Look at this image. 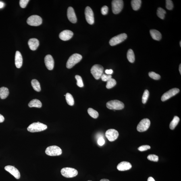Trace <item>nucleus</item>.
Here are the masks:
<instances>
[{"mask_svg":"<svg viewBox=\"0 0 181 181\" xmlns=\"http://www.w3.org/2000/svg\"><path fill=\"white\" fill-rule=\"evenodd\" d=\"M127 38V35L126 34H119L111 38L109 42L110 45L111 46L116 45L124 41Z\"/></svg>","mask_w":181,"mask_h":181,"instance_id":"nucleus-9","label":"nucleus"},{"mask_svg":"<svg viewBox=\"0 0 181 181\" xmlns=\"http://www.w3.org/2000/svg\"><path fill=\"white\" fill-rule=\"evenodd\" d=\"M151 122L149 119L145 118L140 121L138 125L137 130L138 131L142 132L146 131L149 128Z\"/></svg>","mask_w":181,"mask_h":181,"instance_id":"nucleus-10","label":"nucleus"},{"mask_svg":"<svg viewBox=\"0 0 181 181\" xmlns=\"http://www.w3.org/2000/svg\"><path fill=\"white\" fill-rule=\"evenodd\" d=\"M28 106L30 107H36L40 108L42 107V104L39 100L34 99L29 103Z\"/></svg>","mask_w":181,"mask_h":181,"instance_id":"nucleus-23","label":"nucleus"},{"mask_svg":"<svg viewBox=\"0 0 181 181\" xmlns=\"http://www.w3.org/2000/svg\"><path fill=\"white\" fill-rule=\"evenodd\" d=\"M142 1L140 0H132L131 1V5L134 11H137L141 6Z\"/></svg>","mask_w":181,"mask_h":181,"instance_id":"nucleus-24","label":"nucleus"},{"mask_svg":"<svg viewBox=\"0 0 181 181\" xmlns=\"http://www.w3.org/2000/svg\"><path fill=\"white\" fill-rule=\"evenodd\" d=\"M31 84L33 89L37 92H40L41 90L40 84L37 80L33 79L32 80Z\"/></svg>","mask_w":181,"mask_h":181,"instance_id":"nucleus-26","label":"nucleus"},{"mask_svg":"<svg viewBox=\"0 0 181 181\" xmlns=\"http://www.w3.org/2000/svg\"><path fill=\"white\" fill-rule=\"evenodd\" d=\"M127 57L130 63H133L135 61V56L133 51L131 49L128 50L127 54Z\"/></svg>","mask_w":181,"mask_h":181,"instance_id":"nucleus-25","label":"nucleus"},{"mask_svg":"<svg viewBox=\"0 0 181 181\" xmlns=\"http://www.w3.org/2000/svg\"><path fill=\"white\" fill-rule=\"evenodd\" d=\"M28 44L30 49L32 51H35L39 45V40L36 38H31L29 40Z\"/></svg>","mask_w":181,"mask_h":181,"instance_id":"nucleus-19","label":"nucleus"},{"mask_svg":"<svg viewBox=\"0 0 181 181\" xmlns=\"http://www.w3.org/2000/svg\"><path fill=\"white\" fill-rule=\"evenodd\" d=\"M105 136L109 141L113 142L117 139L119 136L118 131L113 129H110L107 130Z\"/></svg>","mask_w":181,"mask_h":181,"instance_id":"nucleus-11","label":"nucleus"},{"mask_svg":"<svg viewBox=\"0 0 181 181\" xmlns=\"http://www.w3.org/2000/svg\"><path fill=\"white\" fill-rule=\"evenodd\" d=\"M5 118L3 115L0 114V123L3 122L4 121Z\"/></svg>","mask_w":181,"mask_h":181,"instance_id":"nucleus-43","label":"nucleus"},{"mask_svg":"<svg viewBox=\"0 0 181 181\" xmlns=\"http://www.w3.org/2000/svg\"><path fill=\"white\" fill-rule=\"evenodd\" d=\"M82 59V56L78 53L71 55L67 61L66 67L67 68H72L77 63L79 62Z\"/></svg>","mask_w":181,"mask_h":181,"instance_id":"nucleus-2","label":"nucleus"},{"mask_svg":"<svg viewBox=\"0 0 181 181\" xmlns=\"http://www.w3.org/2000/svg\"><path fill=\"white\" fill-rule=\"evenodd\" d=\"M45 153L50 156L60 155L62 153L61 148L57 146H51L47 147L45 150Z\"/></svg>","mask_w":181,"mask_h":181,"instance_id":"nucleus-6","label":"nucleus"},{"mask_svg":"<svg viewBox=\"0 0 181 181\" xmlns=\"http://www.w3.org/2000/svg\"><path fill=\"white\" fill-rule=\"evenodd\" d=\"M103 71L104 68L102 65H95L92 67L90 72L96 79L98 80L103 74Z\"/></svg>","mask_w":181,"mask_h":181,"instance_id":"nucleus-4","label":"nucleus"},{"mask_svg":"<svg viewBox=\"0 0 181 181\" xmlns=\"http://www.w3.org/2000/svg\"><path fill=\"white\" fill-rule=\"evenodd\" d=\"M166 8L169 10H172L174 7L172 1L170 0H167L166 1Z\"/></svg>","mask_w":181,"mask_h":181,"instance_id":"nucleus-35","label":"nucleus"},{"mask_svg":"<svg viewBox=\"0 0 181 181\" xmlns=\"http://www.w3.org/2000/svg\"><path fill=\"white\" fill-rule=\"evenodd\" d=\"M180 47H181V41H180Z\"/></svg>","mask_w":181,"mask_h":181,"instance_id":"nucleus-48","label":"nucleus"},{"mask_svg":"<svg viewBox=\"0 0 181 181\" xmlns=\"http://www.w3.org/2000/svg\"><path fill=\"white\" fill-rule=\"evenodd\" d=\"M67 16L69 20L73 23H75L77 22V17L72 7H69L67 9Z\"/></svg>","mask_w":181,"mask_h":181,"instance_id":"nucleus-17","label":"nucleus"},{"mask_svg":"<svg viewBox=\"0 0 181 181\" xmlns=\"http://www.w3.org/2000/svg\"><path fill=\"white\" fill-rule=\"evenodd\" d=\"M150 148H151V147H150V146L145 145L140 146V147L138 148V149L140 151H144L149 149Z\"/></svg>","mask_w":181,"mask_h":181,"instance_id":"nucleus-39","label":"nucleus"},{"mask_svg":"<svg viewBox=\"0 0 181 181\" xmlns=\"http://www.w3.org/2000/svg\"><path fill=\"white\" fill-rule=\"evenodd\" d=\"M65 99L67 104L70 106H73L74 104V98L71 94L67 93L65 95Z\"/></svg>","mask_w":181,"mask_h":181,"instance_id":"nucleus-28","label":"nucleus"},{"mask_svg":"<svg viewBox=\"0 0 181 181\" xmlns=\"http://www.w3.org/2000/svg\"><path fill=\"white\" fill-rule=\"evenodd\" d=\"M147 181H155L154 179L152 177H150L148 178Z\"/></svg>","mask_w":181,"mask_h":181,"instance_id":"nucleus-45","label":"nucleus"},{"mask_svg":"<svg viewBox=\"0 0 181 181\" xmlns=\"http://www.w3.org/2000/svg\"><path fill=\"white\" fill-rule=\"evenodd\" d=\"M179 71H180V75H181V64H180L179 66Z\"/></svg>","mask_w":181,"mask_h":181,"instance_id":"nucleus-47","label":"nucleus"},{"mask_svg":"<svg viewBox=\"0 0 181 181\" xmlns=\"http://www.w3.org/2000/svg\"><path fill=\"white\" fill-rule=\"evenodd\" d=\"M180 92V90L178 88H174L166 92L162 96L161 100L162 101H165L167 100L170 99V98L173 96L176 95Z\"/></svg>","mask_w":181,"mask_h":181,"instance_id":"nucleus-12","label":"nucleus"},{"mask_svg":"<svg viewBox=\"0 0 181 181\" xmlns=\"http://www.w3.org/2000/svg\"><path fill=\"white\" fill-rule=\"evenodd\" d=\"M157 15L161 19H164L165 14L166 13V11L161 7H159L157 10Z\"/></svg>","mask_w":181,"mask_h":181,"instance_id":"nucleus-30","label":"nucleus"},{"mask_svg":"<svg viewBox=\"0 0 181 181\" xmlns=\"http://www.w3.org/2000/svg\"><path fill=\"white\" fill-rule=\"evenodd\" d=\"M116 84V81L114 79L111 78L107 83L106 87L108 89L112 88L114 87Z\"/></svg>","mask_w":181,"mask_h":181,"instance_id":"nucleus-31","label":"nucleus"},{"mask_svg":"<svg viewBox=\"0 0 181 181\" xmlns=\"http://www.w3.org/2000/svg\"><path fill=\"white\" fill-rule=\"evenodd\" d=\"M101 78L103 81L107 82L108 81L112 78V76L111 75L103 74L102 75Z\"/></svg>","mask_w":181,"mask_h":181,"instance_id":"nucleus-37","label":"nucleus"},{"mask_svg":"<svg viewBox=\"0 0 181 181\" xmlns=\"http://www.w3.org/2000/svg\"><path fill=\"white\" fill-rule=\"evenodd\" d=\"M9 94L8 89L5 87L0 88V98L1 99L6 98Z\"/></svg>","mask_w":181,"mask_h":181,"instance_id":"nucleus-22","label":"nucleus"},{"mask_svg":"<svg viewBox=\"0 0 181 181\" xmlns=\"http://www.w3.org/2000/svg\"><path fill=\"white\" fill-rule=\"evenodd\" d=\"M132 165L128 162L123 161L117 166V169L119 171H124L129 170L131 168Z\"/></svg>","mask_w":181,"mask_h":181,"instance_id":"nucleus-18","label":"nucleus"},{"mask_svg":"<svg viewBox=\"0 0 181 181\" xmlns=\"http://www.w3.org/2000/svg\"><path fill=\"white\" fill-rule=\"evenodd\" d=\"M150 33L153 39L157 41H159L161 39V34L158 31L155 29L151 30L150 31Z\"/></svg>","mask_w":181,"mask_h":181,"instance_id":"nucleus-21","label":"nucleus"},{"mask_svg":"<svg viewBox=\"0 0 181 181\" xmlns=\"http://www.w3.org/2000/svg\"><path fill=\"white\" fill-rule=\"evenodd\" d=\"M105 73L107 75H111L113 74V71L112 70V69H110V70H106L105 71Z\"/></svg>","mask_w":181,"mask_h":181,"instance_id":"nucleus-42","label":"nucleus"},{"mask_svg":"<svg viewBox=\"0 0 181 181\" xmlns=\"http://www.w3.org/2000/svg\"><path fill=\"white\" fill-rule=\"evenodd\" d=\"M5 170L8 171L11 174L14 176L17 179L20 178V173L18 169L12 166L7 165L5 167Z\"/></svg>","mask_w":181,"mask_h":181,"instance_id":"nucleus-14","label":"nucleus"},{"mask_svg":"<svg viewBox=\"0 0 181 181\" xmlns=\"http://www.w3.org/2000/svg\"><path fill=\"white\" fill-rule=\"evenodd\" d=\"M149 75L150 78L155 80H158L161 78L160 75L153 72H149Z\"/></svg>","mask_w":181,"mask_h":181,"instance_id":"nucleus-34","label":"nucleus"},{"mask_svg":"<svg viewBox=\"0 0 181 181\" xmlns=\"http://www.w3.org/2000/svg\"><path fill=\"white\" fill-rule=\"evenodd\" d=\"M124 7V2L122 0H114L112 2L113 13L115 14L121 12Z\"/></svg>","mask_w":181,"mask_h":181,"instance_id":"nucleus-7","label":"nucleus"},{"mask_svg":"<svg viewBox=\"0 0 181 181\" xmlns=\"http://www.w3.org/2000/svg\"><path fill=\"white\" fill-rule=\"evenodd\" d=\"M180 120V119L177 116H175L174 117L172 120L170 122V126H169L171 130H173L174 129L177 125L178 124Z\"/></svg>","mask_w":181,"mask_h":181,"instance_id":"nucleus-27","label":"nucleus"},{"mask_svg":"<svg viewBox=\"0 0 181 181\" xmlns=\"http://www.w3.org/2000/svg\"><path fill=\"white\" fill-rule=\"evenodd\" d=\"M105 143L104 140L102 137H100L98 140V143L100 146H103Z\"/></svg>","mask_w":181,"mask_h":181,"instance_id":"nucleus-41","label":"nucleus"},{"mask_svg":"<svg viewBox=\"0 0 181 181\" xmlns=\"http://www.w3.org/2000/svg\"><path fill=\"white\" fill-rule=\"evenodd\" d=\"M73 33L69 30H65L61 32L59 35V37L63 41H67L71 39L73 36Z\"/></svg>","mask_w":181,"mask_h":181,"instance_id":"nucleus-16","label":"nucleus"},{"mask_svg":"<svg viewBox=\"0 0 181 181\" xmlns=\"http://www.w3.org/2000/svg\"><path fill=\"white\" fill-rule=\"evenodd\" d=\"M107 108L111 110H120L124 108V105L122 102L118 100L109 101L106 104Z\"/></svg>","mask_w":181,"mask_h":181,"instance_id":"nucleus-3","label":"nucleus"},{"mask_svg":"<svg viewBox=\"0 0 181 181\" xmlns=\"http://www.w3.org/2000/svg\"><path fill=\"white\" fill-rule=\"evenodd\" d=\"M147 158L149 160L154 162H157L159 160V157L155 155L151 154L148 156Z\"/></svg>","mask_w":181,"mask_h":181,"instance_id":"nucleus-36","label":"nucleus"},{"mask_svg":"<svg viewBox=\"0 0 181 181\" xmlns=\"http://www.w3.org/2000/svg\"><path fill=\"white\" fill-rule=\"evenodd\" d=\"M100 181H110L108 180H107V179H102V180H101Z\"/></svg>","mask_w":181,"mask_h":181,"instance_id":"nucleus-46","label":"nucleus"},{"mask_svg":"<svg viewBox=\"0 0 181 181\" xmlns=\"http://www.w3.org/2000/svg\"><path fill=\"white\" fill-rule=\"evenodd\" d=\"M88 112L90 116L94 118H97L99 116V113L98 112L92 108L88 109Z\"/></svg>","mask_w":181,"mask_h":181,"instance_id":"nucleus-29","label":"nucleus"},{"mask_svg":"<svg viewBox=\"0 0 181 181\" xmlns=\"http://www.w3.org/2000/svg\"><path fill=\"white\" fill-rule=\"evenodd\" d=\"M88 181H90V180H88Z\"/></svg>","mask_w":181,"mask_h":181,"instance_id":"nucleus-49","label":"nucleus"},{"mask_svg":"<svg viewBox=\"0 0 181 181\" xmlns=\"http://www.w3.org/2000/svg\"><path fill=\"white\" fill-rule=\"evenodd\" d=\"M85 15L86 20L88 23L90 25L93 24L94 22V13L90 7H86Z\"/></svg>","mask_w":181,"mask_h":181,"instance_id":"nucleus-13","label":"nucleus"},{"mask_svg":"<svg viewBox=\"0 0 181 181\" xmlns=\"http://www.w3.org/2000/svg\"><path fill=\"white\" fill-rule=\"evenodd\" d=\"M108 8L107 6H104L101 9L102 14L104 15H106L108 12Z\"/></svg>","mask_w":181,"mask_h":181,"instance_id":"nucleus-40","label":"nucleus"},{"mask_svg":"<svg viewBox=\"0 0 181 181\" xmlns=\"http://www.w3.org/2000/svg\"><path fill=\"white\" fill-rule=\"evenodd\" d=\"M75 78L77 81V85L80 87H83L84 84L81 77L79 75H77L75 76Z\"/></svg>","mask_w":181,"mask_h":181,"instance_id":"nucleus-33","label":"nucleus"},{"mask_svg":"<svg viewBox=\"0 0 181 181\" xmlns=\"http://www.w3.org/2000/svg\"><path fill=\"white\" fill-rule=\"evenodd\" d=\"M149 95V91L147 90H146L144 91L142 98V103L145 104L147 101V100Z\"/></svg>","mask_w":181,"mask_h":181,"instance_id":"nucleus-32","label":"nucleus"},{"mask_svg":"<svg viewBox=\"0 0 181 181\" xmlns=\"http://www.w3.org/2000/svg\"><path fill=\"white\" fill-rule=\"evenodd\" d=\"M5 6V3L2 1H0V9L3 8Z\"/></svg>","mask_w":181,"mask_h":181,"instance_id":"nucleus-44","label":"nucleus"},{"mask_svg":"<svg viewBox=\"0 0 181 181\" xmlns=\"http://www.w3.org/2000/svg\"><path fill=\"white\" fill-rule=\"evenodd\" d=\"M27 22L30 26H37L42 24V20L41 17L38 15H32L28 18Z\"/></svg>","mask_w":181,"mask_h":181,"instance_id":"nucleus-8","label":"nucleus"},{"mask_svg":"<svg viewBox=\"0 0 181 181\" xmlns=\"http://www.w3.org/2000/svg\"><path fill=\"white\" fill-rule=\"evenodd\" d=\"M61 173L63 176L66 178H74L78 174V171L76 169L70 167L63 168L61 170Z\"/></svg>","mask_w":181,"mask_h":181,"instance_id":"nucleus-5","label":"nucleus"},{"mask_svg":"<svg viewBox=\"0 0 181 181\" xmlns=\"http://www.w3.org/2000/svg\"><path fill=\"white\" fill-rule=\"evenodd\" d=\"M29 1V0H21L20 1V7L22 8H25L27 5Z\"/></svg>","mask_w":181,"mask_h":181,"instance_id":"nucleus-38","label":"nucleus"},{"mask_svg":"<svg viewBox=\"0 0 181 181\" xmlns=\"http://www.w3.org/2000/svg\"><path fill=\"white\" fill-rule=\"evenodd\" d=\"M47 128V125L39 122H34L27 128L28 131L31 132H37L45 130Z\"/></svg>","mask_w":181,"mask_h":181,"instance_id":"nucleus-1","label":"nucleus"},{"mask_svg":"<svg viewBox=\"0 0 181 181\" xmlns=\"http://www.w3.org/2000/svg\"><path fill=\"white\" fill-rule=\"evenodd\" d=\"M44 62L48 70H53L54 67L55 62L53 58L51 55H46L44 59Z\"/></svg>","mask_w":181,"mask_h":181,"instance_id":"nucleus-15","label":"nucleus"},{"mask_svg":"<svg viewBox=\"0 0 181 181\" xmlns=\"http://www.w3.org/2000/svg\"><path fill=\"white\" fill-rule=\"evenodd\" d=\"M15 65L17 68H20L23 64V58L22 55L19 51L16 52L15 57Z\"/></svg>","mask_w":181,"mask_h":181,"instance_id":"nucleus-20","label":"nucleus"}]
</instances>
